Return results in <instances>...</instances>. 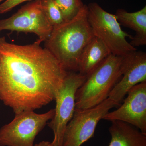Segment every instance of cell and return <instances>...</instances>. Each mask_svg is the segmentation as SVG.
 I'll use <instances>...</instances> for the list:
<instances>
[{"mask_svg":"<svg viewBox=\"0 0 146 146\" xmlns=\"http://www.w3.org/2000/svg\"><path fill=\"white\" fill-rule=\"evenodd\" d=\"M41 44L18 45L0 38V100L15 114L54 100L68 74Z\"/></svg>","mask_w":146,"mask_h":146,"instance_id":"6da1fadb","label":"cell"},{"mask_svg":"<svg viewBox=\"0 0 146 146\" xmlns=\"http://www.w3.org/2000/svg\"><path fill=\"white\" fill-rule=\"evenodd\" d=\"M94 36L88 21L87 6L84 5L72 20L53 28L44 48L66 71H78L82 53Z\"/></svg>","mask_w":146,"mask_h":146,"instance_id":"7a4b0ae2","label":"cell"},{"mask_svg":"<svg viewBox=\"0 0 146 146\" xmlns=\"http://www.w3.org/2000/svg\"><path fill=\"white\" fill-rule=\"evenodd\" d=\"M124 57L110 54L87 76L76 93L75 110L91 108L107 99L122 76Z\"/></svg>","mask_w":146,"mask_h":146,"instance_id":"3957f363","label":"cell"},{"mask_svg":"<svg viewBox=\"0 0 146 146\" xmlns=\"http://www.w3.org/2000/svg\"><path fill=\"white\" fill-rule=\"evenodd\" d=\"M87 6L88 20L94 36L100 39L111 54L125 56L136 51V49L126 38L133 37L123 31L115 14L104 10L96 3Z\"/></svg>","mask_w":146,"mask_h":146,"instance_id":"277c9868","label":"cell"},{"mask_svg":"<svg viewBox=\"0 0 146 146\" xmlns=\"http://www.w3.org/2000/svg\"><path fill=\"white\" fill-rule=\"evenodd\" d=\"M54 113V109L43 114L27 111L15 114L10 123L0 129V146H34L35 137Z\"/></svg>","mask_w":146,"mask_h":146,"instance_id":"5b68a950","label":"cell"},{"mask_svg":"<svg viewBox=\"0 0 146 146\" xmlns=\"http://www.w3.org/2000/svg\"><path fill=\"white\" fill-rule=\"evenodd\" d=\"M86 77L79 73L68 72L56 94L54 115L49 124L53 131L54 138L52 143L54 146L63 145L65 128L75 110L76 93Z\"/></svg>","mask_w":146,"mask_h":146,"instance_id":"8992f818","label":"cell"},{"mask_svg":"<svg viewBox=\"0 0 146 146\" xmlns=\"http://www.w3.org/2000/svg\"><path fill=\"white\" fill-rule=\"evenodd\" d=\"M117 106V104L108 98L94 107L75 110L65 128L62 146H81L94 136L100 120L110 109Z\"/></svg>","mask_w":146,"mask_h":146,"instance_id":"52a82bcc","label":"cell"},{"mask_svg":"<svg viewBox=\"0 0 146 146\" xmlns=\"http://www.w3.org/2000/svg\"><path fill=\"white\" fill-rule=\"evenodd\" d=\"M43 9L39 0H34L22 7L9 18L0 20V32L8 30L34 33L37 41L45 42L53 29Z\"/></svg>","mask_w":146,"mask_h":146,"instance_id":"ba28073f","label":"cell"},{"mask_svg":"<svg viewBox=\"0 0 146 146\" xmlns=\"http://www.w3.org/2000/svg\"><path fill=\"white\" fill-rule=\"evenodd\" d=\"M127 95L123 104L108 112L103 119L127 123L146 134V82L133 86Z\"/></svg>","mask_w":146,"mask_h":146,"instance_id":"9c48e42d","label":"cell"},{"mask_svg":"<svg viewBox=\"0 0 146 146\" xmlns=\"http://www.w3.org/2000/svg\"><path fill=\"white\" fill-rule=\"evenodd\" d=\"M122 66V78L108 96L118 106L132 87L146 82V53L136 50L124 56Z\"/></svg>","mask_w":146,"mask_h":146,"instance_id":"30bf717a","label":"cell"},{"mask_svg":"<svg viewBox=\"0 0 146 146\" xmlns=\"http://www.w3.org/2000/svg\"><path fill=\"white\" fill-rule=\"evenodd\" d=\"M111 141L108 146H146V134L133 126L119 121H111Z\"/></svg>","mask_w":146,"mask_h":146,"instance_id":"8fae6325","label":"cell"},{"mask_svg":"<svg viewBox=\"0 0 146 146\" xmlns=\"http://www.w3.org/2000/svg\"><path fill=\"white\" fill-rule=\"evenodd\" d=\"M111 53L102 42L94 36L82 53L78 71L80 74L87 77Z\"/></svg>","mask_w":146,"mask_h":146,"instance_id":"7c38bea8","label":"cell"},{"mask_svg":"<svg viewBox=\"0 0 146 146\" xmlns=\"http://www.w3.org/2000/svg\"><path fill=\"white\" fill-rule=\"evenodd\" d=\"M120 24L133 30L136 35L130 42L136 47L146 45V6L138 11L129 12L125 9H119L115 14Z\"/></svg>","mask_w":146,"mask_h":146,"instance_id":"4fadbf2b","label":"cell"},{"mask_svg":"<svg viewBox=\"0 0 146 146\" xmlns=\"http://www.w3.org/2000/svg\"><path fill=\"white\" fill-rule=\"evenodd\" d=\"M63 15L65 22L73 19L83 7L82 0H54Z\"/></svg>","mask_w":146,"mask_h":146,"instance_id":"5bb4252c","label":"cell"},{"mask_svg":"<svg viewBox=\"0 0 146 146\" xmlns=\"http://www.w3.org/2000/svg\"><path fill=\"white\" fill-rule=\"evenodd\" d=\"M42 9L53 27L65 22L63 15L54 0H39Z\"/></svg>","mask_w":146,"mask_h":146,"instance_id":"9a60e30c","label":"cell"},{"mask_svg":"<svg viewBox=\"0 0 146 146\" xmlns=\"http://www.w3.org/2000/svg\"><path fill=\"white\" fill-rule=\"evenodd\" d=\"M30 1L31 0H5L0 4V13H7L22 3Z\"/></svg>","mask_w":146,"mask_h":146,"instance_id":"2e32d148","label":"cell"},{"mask_svg":"<svg viewBox=\"0 0 146 146\" xmlns=\"http://www.w3.org/2000/svg\"><path fill=\"white\" fill-rule=\"evenodd\" d=\"M34 146H56L53 145L52 143L48 141H43L39 143L35 144Z\"/></svg>","mask_w":146,"mask_h":146,"instance_id":"e0dca14e","label":"cell"},{"mask_svg":"<svg viewBox=\"0 0 146 146\" xmlns=\"http://www.w3.org/2000/svg\"><path fill=\"white\" fill-rule=\"evenodd\" d=\"M3 1V0H0V2H1L2 1Z\"/></svg>","mask_w":146,"mask_h":146,"instance_id":"ac0fdd59","label":"cell"}]
</instances>
